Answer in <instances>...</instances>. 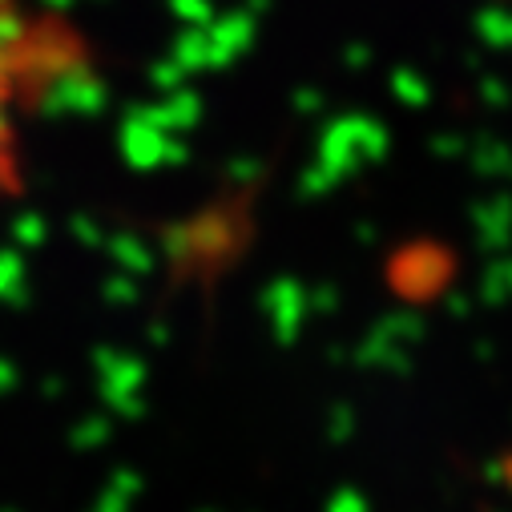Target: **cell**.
Here are the masks:
<instances>
[{"label": "cell", "instance_id": "6da1fadb", "mask_svg": "<svg viewBox=\"0 0 512 512\" xmlns=\"http://www.w3.org/2000/svg\"><path fill=\"white\" fill-rule=\"evenodd\" d=\"M17 105H21V73L13 49L0 37V190L17 166Z\"/></svg>", "mask_w": 512, "mask_h": 512}]
</instances>
